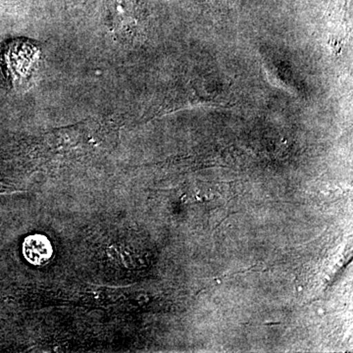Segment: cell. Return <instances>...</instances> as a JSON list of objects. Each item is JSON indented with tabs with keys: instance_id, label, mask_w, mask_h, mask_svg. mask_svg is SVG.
<instances>
[{
	"instance_id": "6da1fadb",
	"label": "cell",
	"mask_w": 353,
	"mask_h": 353,
	"mask_svg": "<svg viewBox=\"0 0 353 353\" xmlns=\"http://www.w3.org/2000/svg\"><path fill=\"white\" fill-rule=\"evenodd\" d=\"M51 245L48 239L43 236H29L24 243V254L26 259L32 263L39 265L50 259Z\"/></svg>"
}]
</instances>
